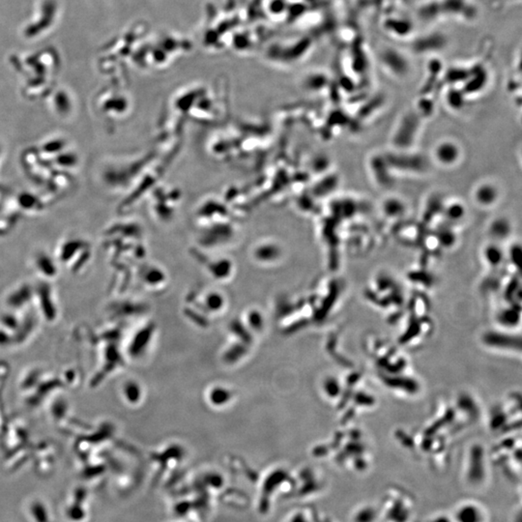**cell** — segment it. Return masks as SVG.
I'll list each match as a JSON object with an SVG mask.
<instances>
[{
    "mask_svg": "<svg viewBox=\"0 0 522 522\" xmlns=\"http://www.w3.org/2000/svg\"><path fill=\"white\" fill-rule=\"evenodd\" d=\"M386 503L380 507L381 522H408L413 513V502L409 495H387Z\"/></svg>",
    "mask_w": 522,
    "mask_h": 522,
    "instance_id": "obj_1",
    "label": "cell"
},
{
    "mask_svg": "<svg viewBox=\"0 0 522 522\" xmlns=\"http://www.w3.org/2000/svg\"><path fill=\"white\" fill-rule=\"evenodd\" d=\"M451 522H488L487 509L475 500H465L457 504L450 517Z\"/></svg>",
    "mask_w": 522,
    "mask_h": 522,
    "instance_id": "obj_2",
    "label": "cell"
},
{
    "mask_svg": "<svg viewBox=\"0 0 522 522\" xmlns=\"http://www.w3.org/2000/svg\"><path fill=\"white\" fill-rule=\"evenodd\" d=\"M351 522H381L380 507L372 503L361 504L351 514Z\"/></svg>",
    "mask_w": 522,
    "mask_h": 522,
    "instance_id": "obj_3",
    "label": "cell"
},
{
    "mask_svg": "<svg viewBox=\"0 0 522 522\" xmlns=\"http://www.w3.org/2000/svg\"><path fill=\"white\" fill-rule=\"evenodd\" d=\"M435 156L442 163H452L458 158V149L450 143H443L436 148Z\"/></svg>",
    "mask_w": 522,
    "mask_h": 522,
    "instance_id": "obj_4",
    "label": "cell"
},
{
    "mask_svg": "<svg viewBox=\"0 0 522 522\" xmlns=\"http://www.w3.org/2000/svg\"><path fill=\"white\" fill-rule=\"evenodd\" d=\"M475 197H476L477 201L480 204L487 206V205L492 204L496 200L498 194H497L496 189L492 185L486 184V185H482L481 187L477 189Z\"/></svg>",
    "mask_w": 522,
    "mask_h": 522,
    "instance_id": "obj_5",
    "label": "cell"
},
{
    "mask_svg": "<svg viewBox=\"0 0 522 522\" xmlns=\"http://www.w3.org/2000/svg\"><path fill=\"white\" fill-rule=\"evenodd\" d=\"M288 522H317V515L306 512V510H299L288 518Z\"/></svg>",
    "mask_w": 522,
    "mask_h": 522,
    "instance_id": "obj_6",
    "label": "cell"
},
{
    "mask_svg": "<svg viewBox=\"0 0 522 522\" xmlns=\"http://www.w3.org/2000/svg\"><path fill=\"white\" fill-rule=\"evenodd\" d=\"M31 512H32V515H33V517H34L36 522H49V518H48L46 508L41 503H39V502L34 503L32 505V507H31Z\"/></svg>",
    "mask_w": 522,
    "mask_h": 522,
    "instance_id": "obj_7",
    "label": "cell"
},
{
    "mask_svg": "<svg viewBox=\"0 0 522 522\" xmlns=\"http://www.w3.org/2000/svg\"><path fill=\"white\" fill-rule=\"evenodd\" d=\"M67 515L68 517L74 521V522H79L81 520H83L84 516H85V513L83 511V509L81 508L80 505L78 504H74L73 506H71L69 509H68V512H67Z\"/></svg>",
    "mask_w": 522,
    "mask_h": 522,
    "instance_id": "obj_8",
    "label": "cell"
},
{
    "mask_svg": "<svg viewBox=\"0 0 522 522\" xmlns=\"http://www.w3.org/2000/svg\"><path fill=\"white\" fill-rule=\"evenodd\" d=\"M85 498H86V490L82 487L77 488L75 492V504L81 505Z\"/></svg>",
    "mask_w": 522,
    "mask_h": 522,
    "instance_id": "obj_9",
    "label": "cell"
},
{
    "mask_svg": "<svg viewBox=\"0 0 522 522\" xmlns=\"http://www.w3.org/2000/svg\"><path fill=\"white\" fill-rule=\"evenodd\" d=\"M317 522H335L333 520H331L330 518H322L320 516L317 515Z\"/></svg>",
    "mask_w": 522,
    "mask_h": 522,
    "instance_id": "obj_10",
    "label": "cell"
}]
</instances>
